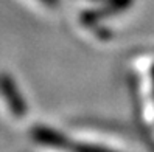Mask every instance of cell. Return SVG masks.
Segmentation results:
<instances>
[{
	"instance_id": "1",
	"label": "cell",
	"mask_w": 154,
	"mask_h": 152,
	"mask_svg": "<svg viewBox=\"0 0 154 152\" xmlns=\"http://www.w3.org/2000/svg\"><path fill=\"white\" fill-rule=\"evenodd\" d=\"M135 100L142 120L154 126V56H142L134 65Z\"/></svg>"
}]
</instances>
